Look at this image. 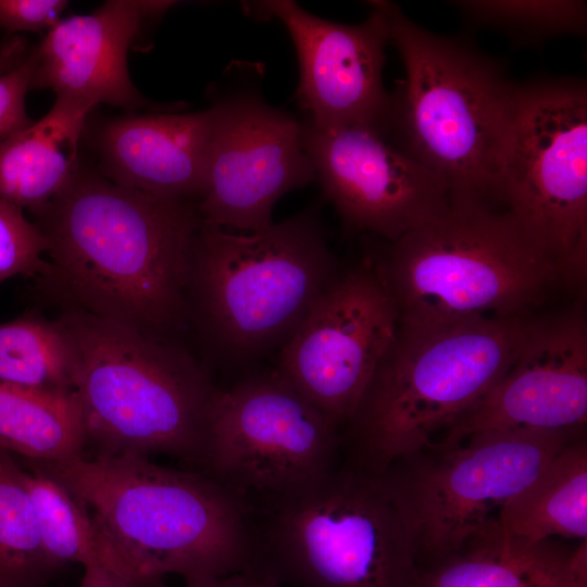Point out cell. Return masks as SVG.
I'll list each match as a JSON object with an SVG mask.
<instances>
[{
  "label": "cell",
  "mask_w": 587,
  "mask_h": 587,
  "mask_svg": "<svg viewBox=\"0 0 587 587\" xmlns=\"http://www.w3.org/2000/svg\"><path fill=\"white\" fill-rule=\"evenodd\" d=\"M35 223L47 242L39 279L65 308L165 340L187 315L198 203L146 193L78 168Z\"/></svg>",
  "instance_id": "cell-1"
},
{
  "label": "cell",
  "mask_w": 587,
  "mask_h": 587,
  "mask_svg": "<svg viewBox=\"0 0 587 587\" xmlns=\"http://www.w3.org/2000/svg\"><path fill=\"white\" fill-rule=\"evenodd\" d=\"M35 465L83 503L105 566L136 587H163L172 574L192 582L253 567L251 504L209 474L130 453Z\"/></svg>",
  "instance_id": "cell-2"
},
{
  "label": "cell",
  "mask_w": 587,
  "mask_h": 587,
  "mask_svg": "<svg viewBox=\"0 0 587 587\" xmlns=\"http://www.w3.org/2000/svg\"><path fill=\"white\" fill-rule=\"evenodd\" d=\"M405 77L396 82L380 134L440 175L452 203L505 208L500 163L515 83L469 40L435 34L383 1Z\"/></svg>",
  "instance_id": "cell-3"
},
{
  "label": "cell",
  "mask_w": 587,
  "mask_h": 587,
  "mask_svg": "<svg viewBox=\"0 0 587 587\" xmlns=\"http://www.w3.org/2000/svg\"><path fill=\"white\" fill-rule=\"evenodd\" d=\"M375 263L399 326L414 329L527 315L562 282L555 264L508 209L475 203L449 201L387 242Z\"/></svg>",
  "instance_id": "cell-4"
},
{
  "label": "cell",
  "mask_w": 587,
  "mask_h": 587,
  "mask_svg": "<svg viewBox=\"0 0 587 587\" xmlns=\"http://www.w3.org/2000/svg\"><path fill=\"white\" fill-rule=\"evenodd\" d=\"M529 321L483 316L430 328L399 326L345 426L346 461L379 473L432 447L508 372Z\"/></svg>",
  "instance_id": "cell-5"
},
{
  "label": "cell",
  "mask_w": 587,
  "mask_h": 587,
  "mask_svg": "<svg viewBox=\"0 0 587 587\" xmlns=\"http://www.w3.org/2000/svg\"><path fill=\"white\" fill-rule=\"evenodd\" d=\"M87 442L98 453L167 454L204 467L218 390L185 351L121 323L65 308Z\"/></svg>",
  "instance_id": "cell-6"
},
{
  "label": "cell",
  "mask_w": 587,
  "mask_h": 587,
  "mask_svg": "<svg viewBox=\"0 0 587 587\" xmlns=\"http://www.w3.org/2000/svg\"><path fill=\"white\" fill-rule=\"evenodd\" d=\"M254 566L296 587H417L400 512L379 477L345 460L296 490L260 498Z\"/></svg>",
  "instance_id": "cell-7"
},
{
  "label": "cell",
  "mask_w": 587,
  "mask_h": 587,
  "mask_svg": "<svg viewBox=\"0 0 587 587\" xmlns=\"http://www.w3.org/2000/svg\"><path fill=\"white\" fill-rule=\"evenodd\" d=\"M336 277L317 208L250 233L203 221L188 299L215 341L248 354L284 344Z\"/></svg>",
  "instance_id": "cell-8"
},
{
  "label": "cell",
  "mask_w": 587,
  "mask_h": 587,
  "mask_svg": "<svg viewBox=\"0 0 587 587\" xmlns=\"http://www.w3.org/2000/svg\"><path fill=\"white\" fill-rule=\"evenodd\" d=\"M582 429L513 428L432 446L375 473L401 514L417 566L438 565L497 521Z\"/></svg>",
  "instance_id": "cell-9"
},
{
  "label": "cell",
  "mask_w": 587,
  "mask_h": 587,
  "mask_svg": "<svg viewBox=\"0 0 587 587\" xmlns=\"http://www.w3.org/2000/svg\"><path fill=\"white\" fill-rule=\"evenodd\" d=\"M504 207L582 289L587 274V87L572 77L515 83L500 163Z\"/></svg>",
  "instance_id": "cell-10"
},
{
  "label": "cell",
  "mask_w": 587,
  "mask_h": 587,
  "mask_svg": "<svg viewBox=\"0 0 587 587\" xmlns=\"http://www.w3.org/2000/svg\"><path fill=\"white\" fill-rule=\"evenodd\" d=\"M341 445L339 428L276 372L218 390L204 469L246 499L278 496L332 471Z\"/></svg>",
  "instance_id": "cell-11"
},
{
  "label": "cell",
  "mask_w": 587,
  "mask_h": 587,
  "mask_svg": "<svg viewBox=\"0 0 587 587\" xmlns=\"http://www.w3.org/2000/svg\"><path fill=\"white\" fill-rule=\"evenodd\" d=\"M399 316L375 261L337 276L283 344L278 370L340 433L396 339Z\"/></svg>",
  "instance_id": "cell-12"
},
{
  "label": "cell",
  "mask_w": 587,
  "mask_h": 587,
  "mask_svg": "<svg viewBox=\"0 0 587 587\" xmlns=\"http://www.w3.org/2000/svg\"><path fill=\"white\" fill-rule=\"evenodd\" d=\"M212 111L200 215L226 229H264L282 196L316 178L301 124L249 91L230 95Z\"/></svg>",
  "instance_id": "cell-13"
},
{
  "label": "cell",
  "mask_w": 587,
  "mask_h": 587,
  "mask_svg": "<svg viewBox=\"0 0 587 587\" xmlns=\"http://www.w3.org/2000/svg\"><path fill=\"white\" fill-rule=\"evenodd\" d=\"M301 124V143L325 197L347 227L387 242L449 204L444 178L364 124Z\"/></svg>",
  "instance_id": "cell-14"
},
{
  "label": "cell",
  "mask_w": 587,
  "mask_h": 587,
  "mask_svg": "<svg viewBox=\"0 0 587 587\" xmlns=\"http://www.w3.org/2000/svg\"><path fill=\"white\" fill-rule=\"evenodd\" d=\"M367 18L345 25L317 17L295 1L247 2V13L277 20L289 33L299 59L297 99L307 121L321 128L384 122L389 93L383 83L389 41L383 1H372Z\"/></svg>",
  "instance_id": "cell-15"
},
{
  "label": "cell",
  "mask_w": 587,
  "mask_h": 587,
  "mask_svg": "<svg viewBox=\"0 0 587 587\" xmlns=\"http://www.w3.org/2000/svg\"><path fill=\"white\" fill-rule=\"evenodd\" d=\"M587 420V323L582 300L530 320L511 367L435 446L496 429H582Z\"/></svg>",
  "instance_id": "cell-16"
},
{
  "label": "cell",
  "mask_w": 587,
  "mask_h": 587,
  "mask_svg": "<svg viewBox=\"0 0 587 587\" xmlns=\"http://www.w3.org/2000/svg\"><path fill=\"white\" fill-rule=\"evenodd\" d=\"M176 3L110 0L90 14L60 20L35 50L30 88H49L57 96L95 107L142 105L129 77L127 51L147 18L160 16Z\"/></svg>",
  "instance_id": "cell-17"
},
{
  "label": "cell",
  "mask_w": 587,
  "mask_h": 587,
  "mask_svg": "<svg viewBox=\"0 0 587 587\" xmlns=\"http://www.w3.org/2000/svg\"><path fill=\"white\" fill-rule=\"evenodd\" d=\"M212 124V108L113 120L98 139L103 176L146 193L198 203L204 190Z\"/></svg>",
  "instance_id": "cell-18"
},
{
  "label": "cell",
  "mask_w": 587,
  "mask_h": 587,
  "mask_svg": "<svg viewBox=\"0 0 587 587\" xmlns=\"http://www.w3.org/2000/svg\"><path fill=\"white\" fill-rule=\"evenodd\" d=\"M587 582L586 540L574 551L550 539L525 544L497 521L460 552L421 573L417 587H572Z\"/></svg>",
  "instance_id": "cell-19"
},
{
  "label": "cell",
  "mask_w": 587,
  "mask_h": 587,
  "mask_svg": "<svg viewBox=\"0 0 587 587\" xmlns=\"http://www.w3.org/2000/svg\"><path fill=\"white\" fill-rule=\"evenodd\" d=\"M93 104L57 96L39 121L0 140V198L34 214L78 168V146Z\"/></svg>",
  "instance_id": "cell-20"
},
{
  "label": "cell",
  "mask_w": 587,
  "mask_h": 587,
  "mask_svg": "<svg viewBox=\"0 0 587 587\" xmlns=\"http://www.w3.org/2000/svg\"><path fill=\"white\" fill-rule=\"evenodd\" d=\"M497 523L510 538L537 544L553 536L587 537V444L570 440L500 509Z\"/></svg>",
  "instance_id": "cell-21"
},
{
  "label": "cell",
  "mask_w": 587,
  "mask_h": 587,
  "mask_svg": "<svg viewBox=\"0 0 587 587\" xmlns=\"http://www.w3.org/2000/svg\"><path fill=\"white\" fill-rule=\"evenodd\" d=\"M86 435L76 394L61 395L0 382V448L33 462L84 454Z\"/></svg>",
  "instance_id": "cell-22"
},
{
  "label": "cell",
  "mask_w": 587,
  "mask_h": 587,
  "mask_svg": "<svg viewBox=\"0 0 587 587\" xmlns=\"http://www.w3.org/2000/svg\"><path fill=\"white\" fill-rule=\"evenodd\" d=\"M75 354L57 320L27 314L0 324V382L50 394H75Z\"/></svg>",
  "instance_id": "cell-23"
},
{
  "label": "cell",
  "mask_w": 587,
  "mask_h": 587,
  "mask_svg": "<svg viewBox=\"0 0 587 587\" xmlns=\"http://www.w3.org/2000/svg\"><path fill=\"white\" fill-rule=\"evenodd\" d=\"M35 469L28 472L20 467V477L30 497L41 544L52 566L105 565L86 508L59 480L36 465Z\"/></svg>",
  "instance_id": "cell-24"
},
{
  "label": "cell",
  "mask_w": 587,
  "mask_h": 587,
  "mask_svg": "<svg viewBox=\"0 0 587 587\" xmlns=\"http://www.w3.org/2000/svg\"><path fill=\"white\" fill-rule=\"evenodd\" d=\"M20 467L0 448V583L30 587L54 567L43 550Z\"/></svg>",
  "instance_id": "cell-25"
},
{
  "label": "cell",
  "mask_w": 587,
  "mask_h": 587,
  "mask_svg": "<svg viewBox=\"0 0 587 587\" xmlns=\"http://www.w3.org/2000/svg\"><path fill=\"white\" fill-rule=\"evenodd\" d=\"M466 22L503 33L514 48H539L564 34L583 36L587 27L585 1H453Z\"/></svg>",
  "instance_id": "cell-26"
},
{
  "label": "cell",
  "mask_w": 587,
  "mask_h": 587,
  "mask_svg": "<svg viewBox=\"0 0 587 587\" xmlns=\"http://www.w3.org/2000/svg\"><path fill=\"white\" fill-rule=\"evenodd\" d=\"M46 239L23 210L0 198V284L23 275L40 278L48 270Z\"/></svg>",
  "instance_id": "cell-27"
},
{
  "label": "cell",
  "mask_w": 587,
  "mask_h": 587,
  "mask_svg": "<svg viewBox=\"0 0 587 587\" xmlns=\"http://www.w3.org/2000/svg\"><path fill=\"white\" fill-rule=\"evenodd\" d=\"M37 64L34 50L10 72L0 75V140L33 123L27 116L25 97Z\"/></svg>",
  "instance_id": "cell-28"
},
{
  "label": "cell",
  "mask_w": 587,
  "mask_h": 587,
  "mask_svg": "<svg viewBox=\"0 0 587 587\" xmlns=\"http://www.w3.org/2000/svg\"><path fill=\"white\" fill-rule=\"evenodd\" d=\"M66 7L64 0H0V27L8 32L51 29Z\"/></svg>",
  "instance_id": "cell-29"
},
{
  "label": "cell",
  "mask_w": 587,
  "mask_h": 587,
  "mask_svg": "<svg viewBox=\"0 0 587 587\" xmlns=\"http://www.w3.org/2000/svg\"><path fill=\"white\" fill-rule=\"evenodd\" d=\"M180 587H280V585L265 573L249 570L220 577L184 582Z\"/></svg>",
  "instance_id": "cell-30"
},
{
  "label": "cell",
  "mask_w": 587,
  "mask_h": 587,
  "mask_svg": "<svg viewBox=\"0 0 587 587\" xmlns=\"http://www.w3.org/2000/svg\"><path fill=\"white\" fill-rule=\"evenodd\" d=\"M79 587H136L130 580L102 564L84 567Z\"/></svg>",
  "instance_id": "cell-31"
},
{
  "label": "cell",
  "mask_w": 587,
  "mask_h": 587,
  "mask_svg": "<svg viewBox=\"0 0 587 587\" xmlns=\"http://www.w3.org/2000/svg\"><path fill=\"white\" fill-rule=\"evenodd\" d=\"M24 45L15 39L0 49V75H3L23 62Z\"/></svg>",
  "instance_id": "cell-32"
},
{
  "label": "cell",
  "mask_w": 587,
  "mask_h": 587,
  "mask_svg": "<svg viewBox=\"0 0 587 587\" xmlns=\"http://www.w3.org/2000/svg\"><path fill=\"white\" fill-rule=\"evenodd\" d=\"M572 587H587V583H578Z\"/></svg>",
  "instance_id": "cell-33"
},
{
  "label": "cell",
  "mask_w": 587,
  "mask_h": 587,
  "mask_svg": "<svg viewBox=\"0 0 587 587\" xmlns=\"http://www.w3.org/2000/svg\"><path fill=\"white\" fill-rule=\"evenodd\" d=\"M0 587H16V586L9 585V584H4V583H0Z\"/></svg>",
  "instance_id": "cell-34"
}]
</instances>
